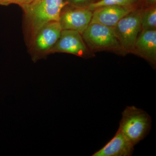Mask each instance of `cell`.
Instances as JSON below:
<instances>
[{"label": "cell", "mask_w": 156, "mask_h": 156, "mask_svg": "<svg viewBox=\"0 0 156 156\" xmlns=\"http://www.w3.org/2000/svg\"><path fill=\"white\" fill-rule=\"evenodd\" d=\"M66 4L63 0H32L20 4L30 20L34 36L49 23L59 21Z\"/></svg>", "instance_id": "obj_1"}, {"label": "cell", "mask_w": 156, "mask_h": 156, "mask_svg": "<svg viewBox=\"0 0 156 156\" xmlns=\"http://www.w3.org/2000/svg\"><path fill=\"white\" fill-rule=\"evenodd\" d=\"M72 2L75 5H83V7H86L89 4L93 2V0H71Z\"/></svg>", "instance_id": "obj_13"}, {"label": "cell", "mask_w": 156, "mask_h": 156, "mask_svg": "<svg viewBox=\"0 0 156 156\" xmlns=\"http://www.w3.org/2000/svg\"><path fill=\"white\" fill-rule=\"evenodd\" d=\"M136 0H99L93 2L86 7L91 11L100 7L110 6H134Z\"/></svg>", "instance_id": "obj_12"}, {"label": "cell", "mask_w": 156, "mask_h": 156, "mask_svg": "<svg viewBox=\"0 0 156 156\" xmlns=\"http://www.w3.org/2000/svg\"><path fill=\"white\" fill-rule=\"evenodd\" d=\"M82 34L85 41L94 50L122 48L113 27L98 23H90Z\"/></svg>", "instance_id": "obj_3"}, {"label": "cell", "mask_w": 156, "mask_h": 156, "mask_svg": "<svg viewBox=\"0 0 156 156\" xmlns=\"http://www.w3.org/2000/svg\"><path fill=\"white\" fill-rule=\"evenodd\" d=\"M134 146L118 129L115 136L92 156H130Z\"/></svg>", "instance_id": "obj_8"}, {"label": "cell", "mask_w": 156, "mask_h": 156, "mask_svg": "<svg viewBox=\"0 0 156 156\" xmlns=\"http://www.w3.org/2000/svg\"><path fill=\"white\" fill-rule=\"evenodd\" d=\"M92 11L86 7L70 9L60 15L59 22L62 30H71L82 34L91 22Z\"/></svg>", "instance_id": "obj_5"}, {"label": "cell", "mask_w": 156, "mask_h": 156, "mask_svg": "<svg viewBox=\"0 0 156 156\" xmlns=\"http://www.w3.org/2000/svg\"><path fill=\"white\" fill-rule=\"evenodd\" d=\"M134 11V6H110L100 7L92 11L90 23H98L114 27L123 17Z\"/></svg>", "instance_id": "obj_7"}, {"label": "cell", "mask_w": 156, "mask_h": 156, "mask_svg": "<svg viewBox=\"0 0 156 156\" xmlns=\"http://www.w3.org/2000/svg\"><path fill=\"white\" fill-rule=\"evenodd\" d=\"M52 51L71 53L79 56L86 55L87 49L81 34L71 30H62Z\"/></svg>", "instance_id": "obj_6"}, {"label": "cell", "mask_w": 156, "mask_h": 156, "mask_svg": "<svg viewBox=\"0 0 156 156\" xmlns=\"http://www.w3.org/2000/svg\"><path fill=\"white\" fill-rule=\"evenodd\" d=\"M134 52L154 63L156 60V30H142L136 39Z\"/></svg>", "instance_id": "obj_9"}, {"label": "cell", "mask_w": 156, "mask_h": 156, "mask_svg": "<svg viewBox=\"0 0 156 156\" xmlns=\"http://www.w3.org/2000/svg\"><path fill=\"white\" fill-rule=\"evenodd\" d=\"M32 1V0H20L17 4H23V3L27 2H30V1Z\"/></svg>", "instance_id": "obj_15"}, {"label": "cell", "mask_w": 156, "mask_h": 156, "mask_svg": "<svg viewBox=\"0 0 156 156\" xmlns=\"http://www.w3.org/2000/svg\"><path fill=\"white\" fill-rule=\"evenodd\" d=\"M140 17L142 30H156V8H149L140 13Z\"/></svg>", "instance_id": "obj_11"}, {"label": "cell", "mask_w": 156, "mask_h": 156, "mask_svg": "<svg viewBox=\"0 0 156 156\" xmlns=\"http://www.w3.org/2000/svg\"><path fill=\"white\" fill-rule=\"evenodd\" d=\"M62 30L59 21H53L46 24L37 35V47L42 50L52 48L60 37Z\"/></svg>", "instance_id": "obj_10"}, {"label": "cell", "mask_w": 156, "mask_h": 156, "mask_svg": "<svg viewBox=\"0 0 156 156\" xmlns=\"http://www.w3.org/2000/svg\"><path fill=\"white\" fill-rule=\"evenodd\" d=\"M20 0H2L0 4L2 5H6V4H9L11 3H17Z\"/></svg>", "instance_id": "obj_14"}, {"label": "cell", "mask_w": 156, "mask_h": 156, "mask_svg": "<svg viewBox=\"0 0 156 156\" xmlns=\"http://www.w3.org/2000/svg\"><path fill=\"white\" fill-rule=\"evenodd\" d=\"M148 1L151 4H154L156 2V0H148Z\"/></svg>", "instance_id": "obj_16"}, {"label": "cell", "mask_w": 156, "mask_h": 156, "mask_svg": "<svg viewBox=\"0 0 156 156\" xmlns=\"http://www.w3.org/2000/svg\"><path fill=\"white\" fill-rule=\"evenodd\" d=\"M2 0H0V3H1V2H2Z\"/></svg>", "instance_id": "obj_17"}, {"label": "cell", "mask_w": 156, "mask_h": 156, "mask_svg": "<svg viewBox=\"0 0 156 156\" xmlns=\"http://www.w3.org/2000/svg\"><path fill=\"white\" fill-rule=\"evenodd\" d=\"M151 128V117L143 110L129 106L122 113L119 129L133 145L144 139Z\"/></svg>", "instance_id": "obj_2"}, {"label": "cell", "mask_w": 156, "mask_h": 156, "mask_svg": "<svg viewBox=\"0 0 156 156\" xmlns=\"http://www.w3.org/2000/svg\"><path fill=\"white\" fill-rule=\"evenodd\" d=\"M122 48L134 52V46L141 30L140 13L133 11L120 20L113 27Z\"/></svg>", "instance_id": "obj_4"}]
</instances>
